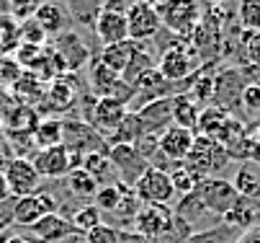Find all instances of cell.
<instances>
[{"label":"cell","instance_id":"obj_1","mask_svg":"<svg viewBox=\"0 0 260 243\" xmlns=\"http://www.w3.org/2000/svg\"><path fill=\"white\" fill-rule=\"evenodd\" d=\"M230 153L224 145H219L214 140H209V137H201L196 134L193 140V148L188 153V158L183 160V168L191 171L193 176L201 181V179H209V176H216L219 171H224V166L230 163Z\"/></svg>","mask_w":260,"mask_h":243},{"label":"cell","instance_id":"obj_2","mask_svg":"<svg viewBox=\"0 0 260 243\" xmlns=\"http://www.w3.org/2000/svg\"><path fill=\"white\" fill-rule=\"evenodd\" d=\"M126 0H103V8L93 23L95 37L101 39L103 47L119 44L129 39V26H126Z\"/></svg>","mask_w":260,"mask_h":243},{"label":"cell","instance_id":"obj_3","mask_svg":"<svg viewBox=\"0 0 260 243\" xmlns=\"http://www.w3.org/2000/svg\"><path fill=\"white\" fill-rule=\"evenodd\" d=\"M157 13H160V23L168 31L178 34V37H185V39L196 31V26L201 21L199 0H162L157 6Z\"/></svg>","mask_w":260,"mask_h":243},{"label":"cell","instance_id":"obj_4","mask_svg":"<svg viewBox=\"0 0 260 243\" xmlns=\"http://www.w3.org/2000/svg\"><path fill=\"white\" fill-rule=\"evenodd\" d=\"M193 194L199 197V202L204 204L206 212H214V215H221L224 218L232 207L240 202L232 181L221 179V176H209V179H201L193 189Z\"/></svg>","mask_w":260,"mask_h":243},{"label":"cell","instance_id":"obj_5","mask_svg":"<svg viewBox=\"0 0 260 243\" xmlns=\"http://www.w3.org/2000/svg\"><path fill=\"white\" fill-rule=\"evenodd\" d=\"M132 189H134V194H137V199L142 204L168 207L178 197V192H175V186L170 181V171H160V168H152V166L142 173L139 181Z\"/></svg>","mask_w":260,"mask_h":243},{"label":"cell","instance_id":"obj_6","mask_svg":"<svg viewBox=\"0 0 260 243\" xmlns=\"http://www.w3.org/2000/svg\"><path fill=\"white\" fill-rule=\"evenodd\" d=\"M196 47L191 49L188 44H173L162 52L160 62H157V73L168 80V83H180L188 80L196 73Z\"/></svg>","mask_w":260,"mask_h":243},{"label":"cell","instance_id":"obj_7","mask_svg":"<svg viewBox=\"0 0 260 243\" xmlns=\"http://www.w3.org/2000/svg\"><path fill=\"white\" fill-rule=\"evenodd\" d=\"M6 184H8V192L11 197L21 199V197H34V194H39L42 192V176H39V171L34 168L31 158H11L8 160V168H6Z\"/></svg>","mask_w":260,"mask_h":243},{"label":"cell","instance_id":"obj_8","mask_svg":"<svg viewBox=\"0 0 260 243\" xmlns=\"http://www.w3.org/2000/svg\"><path fill=\"white\" fill-rule=\"evenodd\" d=\"M59 210V202L54 199V194L49 192H39L34 197H21L13 202L11 207V220L16 225H23V228H31L34 223H39L44 215L49 212H57Z\"/></svg>","mask_w":260,"mask_h":243},{"label":"cell","instance_id":"obj_9","mask_svg":"<svg viewBox=\"0 0 260 243\" xmlns=\"http://www.w3.org/2000/svg\"><path fill=\"white\" fill-rule=\"evenodd\" d=\"M106 153H108V160L114 166V171L119 173L121 184H126V186H134L142 173L150 168L147 158L134 145H108Z\"/></svg>","mask_w":260,"mask_h":243},{"label":"cell","instance_id":"obj_10","mask_svg":"<svg viewBox=\"0 0 260 243\" xmlns=\"http://www.w3.org/2000/svg\"><path fill=\"white\" fill-rule=\"evenodd\" d=\"M126 26H129V39L132 42H147L162 29L157 8H152L147 0H137L126 11Z\"/></svg>","mask_w":260,"mask_h":243},{"label":"cell","instance_id":"obj_11","mask_svg":"<svg viewBox=\"0 0 260 243\" xmlns=\"http://www.w3.org/2000/svg\"><path fill=\"white\" fill-rule=\"evenodd\" d=\"M126 112H129L126 103H121L119 98L101 96V98H95V106H93V114H90V127L108 143V137L114 134L119 129V124L124 122Z\"/></svg>","mask_w":260,"mask_h":243},{"label":"cell","instance_id":"obj_12","mask_svg":"<svg viewBox=\"0 0 260 243\" xmlns=\"http://www.w3.org/2000/svg\"><path fill=\"white\" fill-rule=\"evenodd\" d=\"M62 145L70 153L88 155L93 150H106V140L85 122H62Z\"/></svg>","mask_w":260,"mask_h":243},{"label":"cell","instance_id":"obj_13","mask_svg":"<svg viewBox=\"0 0 260 243\" xmlns=\"http://www.w3.org/2000/svg\"><path fill=\"white\" fill-rule=\"evenodd\" d=\"M175 220V212H170L168 207H160V204H142L139 212L134 218V228L142 238H160L170 230Z\"/></svg>","mask_w":260,"mask_h":243},{"label":"cell","instance_id":"obj_14","mask_svg":"<svg viewBox=\"0 0 260 243\" xmlns=\"http://www.w3.org/2000/svg\"><path fill=\"white\" fill-rule=\"evenodd\" d=\"M250 80H245V73L237 70V67H227L221 70L216 78H214V106H221V109H232L240 103V96L245 91Z\"/></svg>","mask_w":260,"mask_h":243},{"label":"cell","instance_id":"obj_15","mask_svg":"<svg viewBox=\"0 0 260 243\" xmlns=\"http://www.w3.org/2000/svg\"><path fill=\"white\" fill-rule=\"evenodd\" d=\"M193 140H196L193 132L170 124L165 132L157 134V150H160V155H162L165 160H170V163H183L185 158H188L191 148H193Z\"/></svg>","mask_w":260,"mask_h":243},{"label":"cell","instance_id":"obj_16","mask_svg":"<svg viewBox=\"0 0 260 243\" xmlns=\"http://www.w3.org/2000/svg\"><path fill=\"white\" fill-rule=\"evenodd\" d=\"M34 168L39 171L42 179H62L72 171L70 166V150L64 145H57V148H47V150H36L34 158H31Z\"/></svg>","mask_w":260,"mask_h":243},{"label":"cell","instance_id":"obj_17","mask_svg":"<svg viewBox=\"0 0 260 243\" xmlns=\"http://www.w3.org/2000/svg\"><path fill=\"white\" fill-rule=\"evenodd\" d=\"M147 134H160L165 132L170 124H173V96H165V98H155L150 103H144V106L137 109Z\"/></svg>","mask_w":260,"mask_h":243},{"label":"cell","instance_id":"obj_18","mask_svg":"<svg viewBox=\"0 0 260 243\" xmlns=\"http://www.w3.org/2000/svg\"><path fill=\"white\" fill-rule=\"evenodd\" d=\"M54 52L62 57L67 70H80V67L90 62V52L85 47V42L80 39L78 31H64L57 37V44H54Z\"/></svg>","mask_w":260,"mask_h":243},{"label":"cell","instance_id":"obj_19","mask_svg":"<svg viewBox=\"0 0 260 243\" xmlns=\"http://www.w3.org/2000/svg\"><path fill=\"white\" fill-rule=\"evenodd\" d=\"M31 18L39 23V29L47 34V37H59V34L67 31V23H70V16H67L64 6L54 3V0H42Z\"/></svg>","mask_w":260,"mask_h":243},{"label":"cell","instance_id":"obj_20","mask_svg":"<svg viewBox=\"0 0 260 243\" xmlns=\"http://www.w3.org/2000/svg\"><path fill=\"white\" fill-rule=\"evenodd\" d=\"M230 122H232V112L221 109V106H214V103H211V106L201 109V114H199L196 134L209 137V140H214V143H221V137H224Z\"/></svg>","mask_w":260,"mask_h":243},{"label":"cell","instance_id":"obj_21","mask_svg":"<svg viewBox=\"0 0 260 243\" xmlns=\"http://www.w3.org/2000/svg\"><path fill=\"white\" fill-rule=\"evenodd\" d=\"M232 186L240 199L247 202H260V166L255 160H242L235 168V179Z\"/></svg>","mask_w":260,"mask_h":243},{"label":"cell","instance_id":"obj_22","mask_svg":"<svg viewBox=\"0 0 260 243\" xmlns=\"http://www.w3.org/2000/svg\"><path fill=\"white\" fill-rule=\"evenodd\" d=\"M28 230L34 233V238H39L44 243H59L72 233V225H70V218H64L59 212H49L39 223H34Z\"/></svg>","mask_w":260,"mask_h":243},{"label":"cell","instance_id":"obj_23","mask_svg":"<svg viewBox=\"0 0 260 243\" xmlns=\"http://www.w3.org/2000/svg\"><path fill=\"white\" fill-rule=\"evenodd\" d=\"M119 83H121V78H119L114 70H108V67H106L98 57H93V60L88 62V86H90V93H93L95 98L111 96V93L116 91Z\"/></svg>","mask_w":260,"mask_h":243},{"label":"cell","instance_id":"obj_24","mask_svg":"<svg viewBox=\"0 0 260 243\" xmlns=\"http://www.w3.org/2000/svg\"><path fill=\"white\" fill-rule=\"evenodd\" d=\"M137 47H139V44H137V42H132V39L119 42V44H111V47H103V49H101L98 60L108 67V70H114V73L121 78V73L126 70V65L132 62V57H134Z\"/></svg>","mask_w":260,"mask_h":243},{"label":"cell","instance_id":"obj_25","mask_svg":"<svg viewBox=\"0 0 260 243\" xmlns=\"http://www.w3.org/2000/svg\"><path fill=\"white\" fill-rule=\"evenodd\" d=\"M199 114H201V106L188 96V93H178L173 96V124L175 127H183L196 134V127H199Z\"/></svg>","mask_w":260,"mask_h":243},{"label":"cell","instance_id":"obj_26","mask_svg":"<svg viewBox=\"0 0 260 243\" xmlns=\"http://www.w3.org/2000/svg\"><path fill=\"white\" fill-rule=\"evenodd\" d=\"M144 134H147V129H144L139 114H137V112H126L124 122L119 124V129H116L114 134L108 137L106 145H137Z\"/></svg>","mask_w":260,"mask_h":243},{"label":"cell","instance_id":"obj_27","mask_svg":"<svg viewBox=\"0 0 260 243\" xmlns=\"http://www.w3.org/2000/svg\"><path fill=\"white\" fill-rule=\"evenodd\" d=\"M257 220H260V204L257 202H247V199H240L224 215V225L232 228V230H247Z\"/></svg>","mask_w":260,"mask_h":243},{"label":"cell","instance_id":"obj_28","mask_svg":"<svg viewBox=\"0 0 260 243\" xmlns=\"http://www.w3.org/2000/svg\"><path fill=\"white\" fill-rule=\"evenodd\" d=\"M31 140L39 150H47V148H57L62 145V122L54 119V117H47V119H39L31 132Z\"/></svg>","mask_w":260,"mask_h":243},{"label":"cell","instance_id":"obj_29","mask_svg":"<svg viewBox=\"0 0 260 243\" xmlns=\"http://www.w3.org/2000/svg\"><path fill=\"white\" fill-rule=\"evenodd\" d=\"M101 8H103V0H67L64 3L67 16L80 26H93Z\"/></svg>","mask_w":260,"mask_h":243},{"label":"cell","instance_id":"obj_30","mask_svg":"<svg viewBox=\"0 0 260 243\" xmlns=\"http://www.w3.org/2000/svg\"><path fill=\"white\" fill-rule=\"evenodd\" d=\"M64 179H67V189H70V194H75V197L93 199V194L98 192V181L90 176V173H88L85 168H75V171H70Z\"/></svg>","mask_w":260,"mask_h":243},{"label":"cell","instance_id":"obj_31","mask_svg":"<svg viewBox=\"0 0 260 243\" xmlns=\"http://www.w3.org/2000/svg\"><path fill=\"white\" fill-rule=\"evenodd\" d=\"M103 223V212L98 210V207L90 202V204H83L80 210H75V215L70 218V225H72V230L75 233H80V235H85V233H90L93 228H98Z\"/></svg>","mask_w":260,"mask_h":243},{"label":"cell","instance_id":"obj_32","mask_svg":"<svg viewBox=\"0 0 260 243\" xmlns=\"http://www.w3.org/2000/svg\"><path fill=\"white\" fill-rule=\"evenodd\" d=\"M152 67H155V62H152L150 52H144L142 47H137V52H134L132 62L126 65V70L121 73V80H124L126 86H132V88H134V83H137L144 73H150Z\"/></svg>","mask_w":260,"mask_h":243},{"label":"cell","instance_id":"obj_33","mask_svg":"<svg viewBox=\"0 0 260 243\" xmlns=\"http://www.w3.org/2000/svg\"><path fill=\"white\" fill-rule=\"evenodd\" d=\"M106 150H108V148H106ZM106 150H93V153H88V155L83 158V168L98 181V186L106 184L111 168H114V166H111V160H108V153H106Z\"/></svg>","mask_w":260,"mask_h":243},{"label":"cell","instance_id":"obj_34","mask_svg":"<svg viewBox=\"0 0 260 243\" xmlns=\"http://www.w3.org/2000/svg\"><path fill=\"white\" fill-rule=\"evenodd\" d=\"M188 80H191V86H188V96L199 103V106H201V103L214 101V78L206 75V70L193 73Z\"/></svg>","mask_w":260,"mask_h":243},{"label":"cell","instance_id":"obj_35","mask_svg":"<svg viewBox=\"0 0 260 243\" xmlns=\"http://www.w3.org/2000/svg\"><path fill=\"white\" fill-rule=\"evenodd\" d=\"M93 204L101 212H111L114 215L121 204V184H103L98 186V192L93 194Z\"/></svg>","mask_w":260,"mask_h":243},{"label":"cell","instance_id":"obj_36","mask_svg":"<svg viewBox=\"0 0 260 243\" xmlns=\"http://www.w3.org/2000/svg\"><path fill=\"white\" fill-rule=\"evenodd\" d=\"M237 21L242 31H260V0H240Z\"/></svg>","mask_w":260,"mask_h":243},{"label":"cell","instance_id":"obj_37","mask_svg":"<svg viewBox=\"0 0 260 243\" xmlns=\"http://www.w3.org/2000/svg\"><path fill=\"white\" fill-rule=\"evenodd\" d=\"M170 181H173V186H175V192H178L180 197L191 194V192L196 189V184H199V179L193 176L191 171H185L183 163H175V168H170Z\"/></svg>","mask_w":260,"mask_h":243},{"label":"cell","instance_id":"obj_38","mask_svg":"<svg viewBox=\"0 0 260 243\" xmlns=\"http://www.w3.org/2000/svg\"><path fill=\"white\" fill-rule=\"evenodd\" d=\"M240 42H242L245 60L252 67H260V31H240Z\"/></svg>","mask_w":260,"mask_h":243},{"label":"cell","instance_id":"obj_39","mask_svg":"<svg viewBox=\"0 0 260 243\" xmlns=\"http://www.w3.org/2000/svg\"><path fill=\"white\" fill-rule=\"evenodd\" d=\"M85 243H121V233L114 225L101 223L98 228H93L90 233H85Z\"/></svg>","mask_w":260,"mask_h":243},{"label":"cell","instance_id":"obj_40","mask_svg":"<svg viewBox=\"0 0 260 243\" xmlns=\"http://www.w3.org/2000/svg\"><path fill=\"white\" fill-rule=\"evenodd\" d=\"M240 103L245 106V112L250 114H260V83H247L242 96H240Z\"/></svg>","mask_w":260,"mask_h":243},{"label":"cell","instance_id":"obj_41","mask_svg":"<svg viewBox=\"0 0 260 243\" xmlns=\"http://www.w3.org/2000/svg\"><path fill=\"white\" fill-rule=\"evenodd\" d=\"M11 3V11H13V16L16 18H31L34 16V11H36V6L42 3V0H8Z\"/></svg>","mask_w":260,"mask_h":243},{"label":"cell","instance_id":"obj_42","mask_svg":"<svg viewBox=\"0 0 260 243\" xmlns=\"http://www.w3.org/2000/svg\"><path fill=\"white\" fill-rule=\"evenodd\" d=\"M11 199V192H8V184H6V176L0 173V202H6Z\"/></svg>","mask_w":260,"mask_h":243},{"label":"cell","instance_id":"obj_43","mask_svg":"<svg viewBox=\"0 0 260 243\" xmlns=\"http://www.w3.org/2000/svg\"><path fill=\"white\" fill-rule=\"evenodd\" d=\"M3 243H34L31 238H26V235H8Z\"/></svg>","mask_w":260,"mask_h":243},{"label":"cell","instance_id":"obj_44","mask_svg":"<svg viewBox=\"0 0 260 243\" xmlns=\"http://www.w3.org/2000/svg\"><path fill=\"white\" fill-rule=\"evenodd\" d=\"M8 223H13V220H11V215H3V210H0V233H3V230L8 228Z\"/></svg>","mask_w":260,"mask_h":243},{"label":"cell","instance_id":"obj_45","mask_svg":"<svg viewBox=\"0 0 260 243\" xmlns=\"http://www.w3.org/2000/svg\"><path fill=\"white\" fill-rule=\"evenodd\" d=\"M8 160H11V158H6V155H3V150H0V173H6V168H8Z\"/></svg>","mask_w":260,"mask_h":243},{"label":"cell","instance_id":"obj_46","mask_svg":"<svg viewBox=\"0 0 260 243\" xmlns=\"http://www.w3.org/2000/svg\"><path fill=\"white\" fill-rule=\"evenodd\" d=\"M201 3H209V6H224V3H232V0H201Z\"/></svg>","mask_w":260,"mask_h":243},{"label":"cell","instance_id":"obj_47","mask_svg":"<svg viewBox=\"0 0 260 243\" xmlns=\"http://www.w3.org/2000/svg\"><path fill=\"white\" fill-rule=\"evenodd\" d=\"M0 148H6V129L0 127Z\"/></svg>","mask_w":260,"mask_h":243},{"label":"cell","instance_id":"obj_48","mask_svg":"<svg viewBox=\"0 0 260 243\" xmlns=\"http://www.w3.org/2000/svg\"><path fill=\"white\" fill-rule=\"evenodd\" d=\"M0 243H3V233H0Z\"/></svg>","mask_w":260,"mask_h":243}]
</instances>
